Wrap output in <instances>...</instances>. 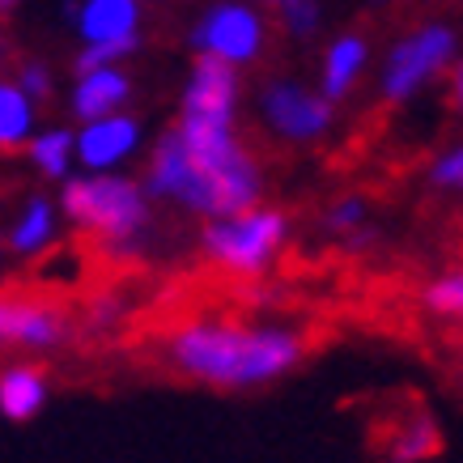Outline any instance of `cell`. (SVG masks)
I'll list each match as a JSON object with an SVG mask.
<instances>
[{"label":"cell","instance_id":"4","mask_svg":"<svg viewBox=\"0 0 463 463\" xmlns=\"http://www.w3.org/2000/svg\"><path fill=\"white\" fill-rule=\"evenodd\" d=\"M260 39H264V26L251 9L242 5H217L196 30V43L209 52V56L234 64V60H251L260 52Z\"/></svg>","mask_w":463,"mask_h":463},{"label":"cell","instance_id":"19","mask_svg":"<svg viewBox=\"0 0 463 463\" xmlns=\"http://www.w3.org/2000/svg\"><path fill=\"white\" fill-rule=\"evenodd\" d=\"M137 47V34L132 39H111V43H90L81 52V60H77V69H81V77L85 72H99V69H107V64H115L119 56H128Z\"/></svg>","mask_w":463,"mask_h":463},{"label":"cell","instance_id":"14","mask_svg":"<svg viewBox=\"0 0 463 463\" xmlns=\"http://www.w3.org/2000/svg\"><path fill=\"white\" fill-rule=\"evenodd\" d=\"M52 230H56V217H52V204L47 200H30L26 213H22V222L14 225V234H9V247L22 255H34L43 251L47 242H52Z\"/></svg>","mask_w":463,"mask_h":463},{"label":"cell","instance_id":"12","mask_svg":"<svg viewBox=\"0 0 463 463\" xmlns=\"http://www.w3.org/2000/svg\"><path fill=\"white\" fill-rule=\"evenodd\" d=\"M137 17H141L137 0H85L77 22H81V34L90 43H111V39H132Z\"/></svg>","mask_w":463,"mask_h":463},{"label":"cell","instance_id":"3","mask_svg":"<svg viewBox=\"0 0 463 463\" xmlns=\"http://www.w3.org/2000/svg\"><path fill=\"white\" fill-rule=\"evenodd\" d=\"M285 239V217L281 213H264V209H247L239 217H225L213 222L204 230V251L213 264H222L225 272H239V277H255L272 264V255Z\"/></svg>","mask_w":463,"mask_h":463},{"label":"cell","instance_id":"21","mask_svg":"<svg viewBox=\"0 0 463 463\" xmlns=\"http://www.w3.org/2000/svg\"><path fill=\"white\" fill-rule=\"evenodd\" d=\"M22 94H26V99H47V94H52V81H47V72H43L39 64H26V69H22Z\"/></svg>","mask_w":463,"mask_h":463},{"label":"cell","instance_id":"1","mask_svg":"<svg viewBox=\"0 0 463 463\" xmlns=\"http://www.w3.org/2000/svg\"><path fill=\"white\" fill-rule=\"evenodd\" d=\"M302 336L289 327H251V323L196 319L166 336V362L183 379L217 387V392H247L289 374L302 362Z\"/></svg>","mask_w":463,"mask_h":463},{"label":"cell","instance_id":"18","mask_svg":"<svg viewBox=\"0 0 463 463\" xmlns=\"http://www.w3.org/2000/svg\"><path fill=\"white\" fill-rule=\"evenodd\" d=\"M425 307L434 310V315H463V272L430 285L425 289Z\"/></svg>","mask_w":463,"mask_h":463},{"label":"cell","instance_id":"23","mask_svg":"<svg viewBox=\"0 0 463 463\" xmlns=\"http://www.w3.org/2000/svg\"><path fill=\"white\" fill-rule=\"evenodd\" d=\"M362 222V200H345L336 213H332V225L336 230H349V225H357Z\"/></svg>","mask_w":463,"mask_h":463},{"label":"cell","instance_id":"11","mask_svg":"<svg viewBox=\"0 0 463 463\" xmlns=\"http://www.w3.org/2000/svg\"><path fill=\"white\" fill-rule=\"evenodd\" d=\"M438 450H442V434H438V425L417 412V417H404V421H395V430L387 434L383 442V459L387 463H425L434 459Z\"/></svg>","mask_w":463,"mask_h":463},{"label":"cell","instance_id":"2","mask_svg":"<svg viewBox=\"0 0 463 463\" xmlns=\"http://www.w3.org/2000/svg\"><path fill=\"white\" fill-rule=\"evenodd\" d=\"M64 213L72 222L99 234L102 242H128L141 234L145 200L128 179L94 175V179H69L64 187Z\"/></svg>","mask_w":463,"mask_h":463},{"label":"cell","instance_id":"15","mask_svg":"<svg viewBox=\"0 0 463 463\" xmlns=\"http://www.w3.org/2000/svg\"><path fill=\"white\" fill-rule=\"evenodd\" d=\"M26 137H30V99L17 85L0 81V149L14 154V149H22Z\"/></svg>","mask_w":463,"mask_h":463},{"label":"cell","instance_id":"20","mask_svg":"<svg viewBox=\"0 0 463 463\" xmlns=\"http://www.w3.org/2000/svg\"><path fill=\"white\" fill-rule=\"evenodd\" d=\"M434 179L442 183V187H463V149H455V154H447L442 162H438Z\"/></svg>","mask_w":463,"mask_h":463},{"label":"cell","instance_id":"6","mask_svg":"<svg viewBox=\"0 0 463 463\" xmlns=\"http://www.w3.org/2000/svg\"><path fill=\"white\" fill-rule=\"evenodd\" d=\"M450 56V30L447 26H430L425 34H417L412 43L395 47L392 64H387V94L404 99L417 85L430 77L434 69H442V60Z\"/></svg>","mask_w":463,"mask_h":463},{"label":"cell","instance_id":"8","mask_svg":"<svg viewBox=\"0 0 463 463\" xmlns=\"http://www.w3.org/2000/svg\"><path fill=\"white\" fill-rule=\"evenodd\" d=\"M234 102V72L217 56H204L196 64V77L187 85V107L183 115H204V119H230Z\"/></svg>","mask_w":463,"mask_h":463},{"label":"cell","instance_id":"25","mask_svg":"<svg viewBox=\"0 0 463 463\" xmlns=\"http://www.w3.org/2000/svg\"><path fill=\"white\" fill-rule=\"evenodd\" d=\"M14 5L17 0H0V14H14Z\"/></svg>","mask_w":463,"mask_h":463},{"label":"cell","instance_id":"13","mask_svg":"<svg viewBox=\"0 0 463 463\" xmlns=\"http://www.w3.org/2000/svg\"><path fill=\"white\" fill-rule=\"evenodd\" d=\"M128 99V77L115 69H99V72H85L77 94H72V107L81 119H102L111 115L119 102Z\"/></svg>","mask_w":463,"mask_h":463},{"label":"cell","instance_id":"24","mask_svg":"<svg viewBox=\"0 0 463 463\" xmlns=\"http://www.w3.org/2000/svg\"><path fill=\"white\" fill-rule=\"evenodd\" d=\"M455 102L463 107V64H459V72H455Z\"/></svg>","mask_w":463,"mask_h":463},{"label":"cell","instance_id":"10","mask_svg":"<svg viewBox=\"0 0 463 463\" xmlns=\"http://www.w3.org/2000/svg\"><path fill=\"white\" fill-rule=\"evenodd\" d=\"M43 404H47V379H43V370H34V365H9L0 374V412L9 421L22 425L30 417H39Z\"/></svg>","mask_w":463,"mask_h":463},{"label":"cell","instance_id":"9","mask_svg":"<svg viewBox=\"0 0 463 463\" xmlns=\"http://www.w3.org/2000/svg\"><path fill=\"white\" fill-rule=\"evenodd\" d=\"M132 145H137V124H132V119H119V115H102V119H90V128L81 132L77 149H81L85 166L102 170V166H115Z\"/></svg>","mask_w":463,"mask_h":463},{"label":"cell","instance_id":"17","mask_svg":"<svg viewBox=\"0 0 463 463\" xmlns=\"http://www.w3.org/2000/svg\"><path fill=\"white\" fill-rule=\"evenodd\" d=\"M69 149H72V137L69 132H47V137H39V141L30 145V157L39 162L43 175H64L69 170Z\"/></svg>","mask_w":463,"mask_h":463},{"label":"cell","instance_id":"5","mask_svg":"<svg viewBox=\"0 0 463 463\" xmlns=\"http://www.w3.org/2000/svg\"><path fill=\"white\" fill-rule=\"evenodd\" d=\"M64 315L39 298H0V345L52 349L64 340Z\"/></svg>","mask_w":463,"mask_h":463},{"label":"cell","instance_id":"7","mask_svg":"<svg viewBox=\"0 0 463 463\" xmlns=\"http://www.w3.org/2000/svg\"><path fill=\"white\" fill-rule=\"evenodd\" d=\"M264 111L294 141L319 137L323 128H327V119H332V107L323 99H310L307 90H298V85H272L264 94Z\"/></svg>","mask_w":463,"mask_h":463},{"label":"cell","instance_id":"16","mask_svg":"<svg viewBox=\"0 0 463 463\" xmlns=\"http://www.w3.org/2000/svg\"><path fill=\"white\" fill-rule=\"evenodd\" d=\"M365 60V43L362 39H340L332 52H327V77H323V85H327V99H340L345 90H349V81L357 77V69H362Z\"/></svg>","mask_w":463,"mask_h":463},{"label":"cell","instance_id":"22","mask_svg":"<svg viewBox=\"0 0 463 463\" xmlns=\"http://www.w3.org/2000/svg\"><path fill=\"white\" fill-rule=\"evenodd\" d=\"M289 26H294L298 34L315 26V5H310V0H289Z\"/></svg>","mask_w":463,"mask_h":463}]
</instances>
